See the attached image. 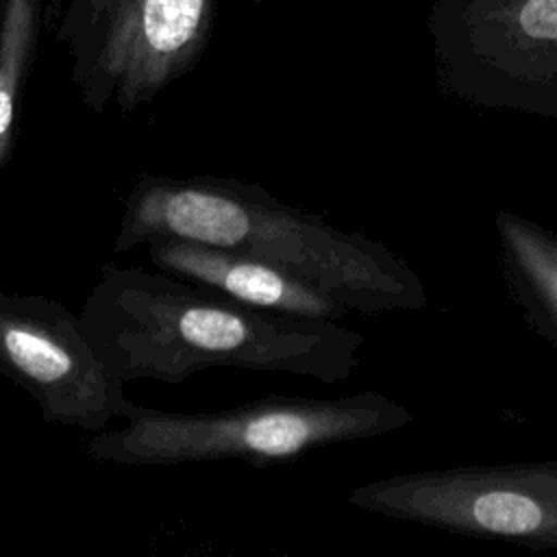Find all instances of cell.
<instances>
[{
  "label": "cell",
  "instance_id": "cell-2",
  "mask_svg": "<svg viewBox=\"0 0 557 557\" xmlns=\"http://www.w3.org/2000/svg\"><path fill=\"white\" fill-rule=\"evenodd\" d=\"M161 237L274 263L361 315L418 311L426 305L420 276L387 246L285 205L257 183L213 174H141L126 194L113 252Z\"/></svg>",
  "mask_w": 557,
  "mask_h": 557
},
{
  "label": "cell",
  "instance_id": "cell-1",
  "mask_svg": "<svg viewBox=\"0 0 557 557\" xmlns=\"http://www.w3.org/2000/svg\"><path fill=\"white\" fill-rule=\"evenodd\" d=\"M78 315L124 383L174 385L211 368L339 383L357 370L366 344L337 322L268 313L163 270L113 263L102 265Z\"/></svg>",
  "mask_w": 557,
  "mask_h": 557
},
{
  "label": "cell",
  "instance_id": "cell-5",
  "mask_svg": "<svg viewBox=\"0 0 557 557\" xmlns=\"http://www.w3.org/2000/svg\"><path fill=\"white\" fill-rule=\"evenodd\" d=\"M348 503L442 531L557 550V461L457 466L368 481Z\"/></svg>",
  "mask_w": 557,
  "mask_h": 557
},
{
  "label": "cell",
  "instance_id": "cell-4",
  "mask_svg": "<svg viewBox=\"0 0 557 557\" xmlns=\"http://www.w3.org/2000/svg\"><path fill=\"white\" fill-rule=\"evenodd\" d=\"M429 28L442 91L557 120V0H437Z\"/></svg>",
  "mask_w": 557,
  "mask_h": 557
},
{
  "label": "cell",
  "instance_id": "cell-10",
  "mask_svg": "<svg viewBox=\"0 0 557 557\" xmlns=\"http://www.w3.org/2000/svg\"><path fill=\"white\" fill-rule=\"evenodd\" d=\"M37 35V0H4L0 20V172L13 154L15 109Z\"/></svg>",
  "mask_w": 557,
  "mask_h": 557
},
{
  "label": "cell",
  "instance_id": "cell-6",
  "mask_svg": "<svg viewBox=\"0 0 557 557\" xmlns=\"http://www.w3.org/2000/svg\"><path fill=\"white\" fill-rule=\"evenodd\" d=\"M0 372L37 403L48 424L100 433L139 409L81 315L48 296L0 292Z\"/></svg>",
  "mask_w": 557,
  "mask_h": 557
},
{
  "label": "cell",
  "instance_id": "cell-3",
  "mask_svg": "<svg viewBox=\"0 0 557 557\" xmlns=\"http://www.w3.org/2000/svg\"><path fill=\"white\" fill-rule=\"evenodd\" d=\"M413 418L411 409L379 392L342 398L268 396L213 413H174L139 405L124 426L96 433L87 455L124 466L220 459L265 466L331 444L381 437Z\"/></svg>",
  "mask_w": 557,
  "mask_h": 557
},
{
  "label": "cell",
  "instance_id": "cell-7",
  "mask_svg": "<svg viewBox=\"0 0 557 557\" xmlns=\"http://www.w3.org/2000/svg\"><path fill=\"white\" fill-rule=\"evenodd\" d=\"M215 0H89L74 76L83 100L124 113L154 100L200 59Z\"/></svg>",
  "mask_w": 557,
  "mask_h": 557
},
{
  "label": "cell",
  "instance_id": "cell-8",
  "mask_svg": "<svg viewBox=\"0 0 557 557\" xmlns=\"http://www.w3.org/2000/svg\"><path fill=\"white\" fill-rule=\"evenodd\" d=\"M150 261L174 276L268 313L339 322L350 309L326 289L274 263L181 237L148 244Z\"/></svg>",
  "mask_w": 557,
  "mask_h": 557
},
{
  "label": "cell",
  "instance_id": "cell-9",
  "mask_svg": "<svg viewBox=\"0 0 557 557\" xmlns=\"http://www.w3.org/2000/svg\"><path fill=\"white\" fill-rule=\"evenodd\" d=\"M494 226L507 292L527 324L557 352V233L505 209Z\"/></svg>",
  "mask_w": 557,
  "mask_h": 557
}]
</instances>
